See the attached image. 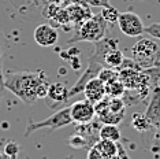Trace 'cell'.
I'll list each match as a JSON object with an SVG mask.
<instances>
[{
    "instance_id": "4fadbf2b",
    "label": "cell",
    "mask_w": 160,
    "mask_h": 159,
    "mask_svg": "<svg viewBox=\"0 0 160 159\" xmlns=\"http://www.w3.org/2000/svg\"><path fill=\"white\" fill-rule=\"evenodd\" d=\"M125 60V55L119 48H112L110 49L104 56V66L105 67H112V69H119L121 64Z\"/></svg>"
},
{
    "instance_id": "277c9868",
    "label": "cell",
    "mask_w": 160,
    "mask_h": 159,
    "mask_svg": "<svg viewBox=\"0 0 160 159\" xmlns=\"http://www.w3.org/2000/svg\"><path fill=\"white\" fill-rule=\"evenodd\" d=\"M72 122L71 114H70V106L68 107H63L60 110H58L55 114L49 115L48 118L42 119L38 122H33L29 121L25 129V137H29L33 132L40 131V129H49V131H56V129H62L66 128Z\"/></svg>"
},
{
    "instance_id": "603a6c76",
    "label": "cell",
    "mask_w": 160,
    "mask_h": 159,
    "mask_svg": "<svg viewBox=\"0 0 160 159\" xmlns=\"http://www.w3.org/2000/svg\"><path fill=\"white\" fill-rule=\"evenodd\" d=\"M145 33H148L151 37L160 40V22L152 23L149 26H145Z\"/></svg>"
},
{
    "instance_id": "1f68e13d",
    "label": "cell",
    "mask_w": 160,
    "mask_h": 159,
    "mask_svg": "<svg viewBox=\"0 0 160 159\" xmlns=\"http://www.w3.org/2000/svg\"><path fill=\"white\" fill-rule=\"evenodd\" d=\"M158 85H159V86H160V81H159V84H158Z\"/></svg>"
},
{
    "instance_id": "d6986e66",
    "label": "cell",
    "mask_w": 160,
    "mask_h": 159,
    "mask_svg": "<svg viewBox=\"0 0 160 159\" xmlns=\"http://www.w3.org/2000/svg\"><path fill=\"white\" fill-rule=\"evenodd\" d=\"M119 14H121V13H119L114 6L108 4V6L103 7V10H101V14H100V15L104 18V21H105L107 23H115V22H118Z\"/></svg>"
},
{
    "instance_id": "e0dca14e",
    "label": "cell",
    "mask_w": 160,
    "mask_h": 159,
    "mask_svg": "<svg viewBox=\"0 0 160 159\" xmlns=\"http://www.w3.org/2000/svg\"><path fill=\"white\" fill-rule=\"evenodd\" d=\"M125 92H126V88L122 84L121 80H115V81L105 84V95L110 97H121L125 95Z\"/></svg>"
},
{
    "instance_id": "7c38bea8",
    "label": "cell",
    "mask_w": 160,
    "mask_h": 159,
    "mask_svg": "<svg viewBox=\"0 0 160 159\" xmlns=\"http://www.w3.org/2000/svg\"><path fill=\"white\" fill-rule=\"evenodd\" d=\"M97 150L100 151L103 159H110L115 155H118V141H111V140L99 139L93 144Z\"/></svg>"
},
{
    "instance_id": "ffe728a7",
    "label": "cell",
    "mask_w": 160,
    "mask_h": 159,
    "mask_svg": "<svg viewBox=\"0 0 160 159\" xmlns=\"http://www.w3.org/2000/svg\"><path fill=\"white\" fill-rule=\"evenodd\" d=\"M97 77H99L104 84H107V82L119 80V70L118 69H112V67H103Z\"/></svg>"
},
{
    "instance_id": "30bf717a",
    "label": "cell",
    "mask_w": 160,
    "mask_h": 159,
    "mask_svg": "<svg viewBox=\"0 0 160 159\" xmlns=\"http://www.w3.org/2000/svg\"><path fill=\"white\" fill-rule=\"evenodd\" d=\"M82 93L85 95V99L94 104L105 97V84L99 77H94L86 82Z\"/></svg>"
},
{
    "instance_id": "f1b7e54d",
    "label": "cell",
    "mask_w": 160,
    "mask_h": 159,
    "mask_svg": "<svg viewBox=\"0 0 160 159\" xmlns=\"http://www.w3.org/2000/svg\"><path fill=\"white\" fill-rule=\"evenodd\" d=\"M4 78V75H3V66H2V60H0V80Z\"/></svg>"
},
{
    "instance_id": "52a82bcc",
    "label": "cell",
    "mask_w": 160,
    "mask_h": 159,
    "mask_svg": "<svg viewBox=\"0 0 160 159\" xmlns=\"http://www.w3.org/2000/svg\"><path fill=\"white\" fill-rule=\"evenodd\" d=\"M33 38L40 47H44V48H49L53 47L58 43V32L53 26H51L49 23H41L34 29Z\"/></svg>"
},
{
    "instance_id": "cb8c5ba5",
    "label": "cell",
    "mask_w": 160,
    "mask_h": 159,
    "mask_svg": "<svg viewBox=\"0 0 160 159\" xmlns=\"http://www.w3.org/2000/svg\"><path fill=\"white\" fill-rule=\"evenodd\" d=\"M151 151L156 156H160V132L159 131H156V133H155L153 143H152V146H151Z\"/></svg>"
},
{
    "instance_id": "4316f807",
    "label": "cell",
    "mask_w": 160,
    "mask_h": 159,
    "mask_svg": "<svg viewBox=\"0 0 160 159\" xmlns=\"http://www.w3.org/2000/svg\"><path fill=\"white\" fill-rule=\"evenodd\" d=\"M4 89H6V86H4V78H3V80H0V97H2Z\"/></svg>"
},
{
    "instance_id": "9a60e30c",
    "label": "cell",
    "mask_w": 160,
    "mask_h": 159,
    "mask_svg": "<svg viewBox=\"0 0 160 159\" xmlns=\"http://www.w3.org/2000/svg\"><path fill=\"white\" fill-rule=\"evenodd\" d=\"M97 118H99L100 122L107 125H119L125 118V113H114L110 108H107L103 113L97 114Z\"/></svg>"
},
{
    "instance_id": "ba28073f",
    "label": "cell",
    "mask_w": 160,
    "mask_h": 159,
    "mask_svg": "<svg viewBox=\"0 0 160 159\" xmlns=\"http://www.w3.org/2000/svg\"><path fill=\"white\" fill-rule=\"evenodd\" d=\"M145 117L151 122L152 128L160 132V86L156 85L152 91V97L145 110Z\"/></svg>"
},
{
    "instance_id": "f546056e",
    "label": "cell",
    "mask_w": 160,
    "mask_h": 159,
    "mask_svg": "<svg viewBox=\"0 0 160 159\" xmlns=\"http://www.w3.org/2000/svg\"><path fill=\"white\" fill-rule=\"evenodd\" d=\"M8 159H18V156H11V158H8ZM28 159V158H26Z\"/></svg>"
},
{
    "instance_id": "7a4b0ae2",
    "label": "cell",
    "mask_w": 160,
    "mask_h": 159,
    "mask_svg": "<svg viewBox=\"0 0 160 159\" xmlns=\"http://www.w3.org/2000/svg\"><path fill=\"white\" fill-rule=\"evenodd\" d=\"M132 59L142 69L160 64V47L153 38H140L132 47Z\"/></svg>"
},
{
    "instance_id": "6da1fadb",
    "label": "cell",
    "mask_w": 160,
    "mask_h": 159,
    "mask_svg": "<svg viewBox=\"0 0 160 159\" xmlns=\"http://www.w3.org/2000/svg\"><path fill=\"white\" fill-rule=\"evenodd\" d=\"M44 80H47V74L42 70L8 71L4 77V86L23 103L33 104L38 99V86Z\"/></svg>"
},
{
    "instance_id": "d4e9b609",
    "label": "cell",
    "mask_w": 160,
    "mask_h": 159,
    "mask_svg": "<svg viewBox=\"0 0 160 159\" xmlns=\"http://www.w3.org/2000/svg\"><path fill=\"white\" fill-rule=\"evenodd\" d=\"M86 159H103V156H101L100 151L97 150L94 146L89 147V151H88V155H86Z\"/></svg>"
},
{
    "instance_id": "4dcf8cb0",
    "label": "cell",
    "mask_w": 160,
    "mask_h": 159,
    "mask_svg": "<svg viewBox=\"0 0 160 159\" xmlns=\"http://www.w3.org/2000/svg\"><path fill=\"white\" fill-rule=\"evenodd\" d=\"M0 159H4V158H3V154L2 152H0Z\"/></svg>"
},
{
    "instance_id": "5b68a950",
    "label": "cell",
    "mask_w": 160,
    "mask_h": 159,
    "mask_svg": "<svg viewBox=\"0 0 160 159\" xmlns=\"http://www.w3.org/2000/svg\"><path fill=\"white\" fill-rule=\"evenodd\" d=\"M118 26L122 33L127 36V37H138V36L145 33V26L142 23V19L136 13L132 11L119 14Z\"/></svg>"
},
{
    "instance_id": "2e32d148",
    "label": "cell",
    "mask_w": 160,
    "mask_h": 159,
    "mask_svg": "<svg viewBox=\"0 0 160 159\" xmlns=\"http://www.w3.org/2000/svg\"><path fill=\"white\" fill-rule=\"evenodd\" d=\"M132 126L136 129L137 132H140V133H145V132H148L149 129H152L151 122L148 121V118L145 117V114H141V113L133 114V117H132Z\"/></svg>"
},
{
    "instance_id": "5bb4252c",
    "label": "cell",
    "mask_w": 160,
    "mask_h": 159,
    "mask_svg": "<svg viewBox=\"0 0 160 159\" xmlns=\"http://www.w3.org/2000/svg\"><path fill=\"white\" fill-rule=\"evenodd\" d=\"M121 129L118 128V125H107L104 124L99 131V139L104 140H111V141H119L121 140Z\"/></svg>"
},
{
    "instance_id": "8992f818",
    "label": "cell",
    "mask_w": 160,
    "mask_h": 159,
    "mask_svg": "<svg viewBox=\"0 0 160 159\" xmlns=\"http://www.w3.org/2000/svg\"><path fill=\"white\" fill-rule=\"evenodd\" d=\"M70 114L72 122L77 124H90L93 121L96 111H94V104L90 103L88 99L78 100L70 106Z\"/></svg>"
},
{
    "instance_id": "9c48e42d",
    "label": "cell",
    "mask_w": 160,
    "mask_h": 159,
    "mask_svg": "<svg viewBox=\"0 0 160 159\" xmlns=\"http://www.w3.org/2000/svg\"><path fill=\"white\" fill-rule=\"evenodd\" d=\"M47 106L49 108H55L60 104L66 103L70 97H68V89L64 86L62 82H55V84H51L48 93L44 97Z\"/></svg>"
},
{
    "instance_id": "44dd1931",
    "label": "cell",
    "mask_w": 160,
    "mask_h": 159,
    "mask_svg": "<svg viewBox=\"0 0 160 159\" xmlns=\"http://www.w3.org/2000/svg\"><path fill=\"white\" fill-rule=\"evenodd\" d=\"M108 108L114 113H125V102L121 97H110L108 99Z\"/></svg>"
},
{
    "instance_id": "83f0119b",
    "label": "cell",
    "mask_w": 160,
    "mask_h": 159,
    "mask_svg": "<svg viewBox=\"0 0 160 159\" xmlns=\"http://www.w3.org/2000/svg\"><path fill=\"white\" fill-rule=\"evenodd\" d=\"M2 43H3V32L0 30V60H2V55H3V48H2Z\"/></svg>"
},
{
    "instance_id": "ac0fdd59",
    "label": "cell",
    "mask_w": 160,
    "mask_h": 159,
    "mask_svg": "<svg viewBox=\"0 0 160 159\" xmlns=\"http://www.w3.org/2000/svg\"><path fill=\"white\" fill-rule=\"evenodd\" d=\"M68 144H70V147L78 148V150L93 146V144L90 143V140H88L83 135H81V133H74V135H71V137L68 139Z\"/></svg>"
},
{
    "instance_id": "7402d4cb",
    "label": "cell",
    "mask_w": 160,
    "mask_h": 159,
    "mask_svg": "<svg viewBox=\"0 0 160 159\" xmlns=\"http://www.w3.org/2000/svg\"><path fill=\"white\" fill-rule=\"evenodd\" d=\"M21 152V147L18 146L15 141H8L4 146V151H3V154L6 155V156L11 158V156H18V154Z\"/></svg>"
},
{
    "instance_id": "3957f363",
    "label": "cell",
    "mask_w": 160,
    "mask_h": 159,
    "mask_svg": "<svg viewBox=\"0 0 160 159\" xmlns=\"http://www.w3.org/2000/svg\"><path fill=\"white\" fill-rule=\"evenodd\" d=\"M107 33V22L101 15H92L88 19H85L82 23H79L78 30L72 38L68 40V43H79V41H89L96 43L105 37Z\"/></svg>"
},
{
    "instance_id": "8fae6325",
    "label": "cell",
    "mask_w": 160,
    "mask_h": 159,
    "mask_svg": "<svg viewBox=\"0 0 160 159\" xmlns=\"http://www.w3.org/2000/svg\"><path fill=\"white\" fill-rule=\"evenodd\" d=\"M66 10L68 13V17H70V21L75 23H82L85 19H88L93 15L88 8V6L85 4H71Z\"/></svg>"
},
{
    "instance_id": "484cf974",
    "label": "cell",
    "mask_w": 160,
    "mask_h": 159,
    "mask_svg": "<svg viewBox=\"0 0 160 159\" xmlns=\"http://www.w3.org/2000/svg\"><path fill=\"white\" fill-rule=\"evenodd\" d=\"M90 6H97V7H105L110 4V0H83Z\"/></svg>"
}]
</instances>
